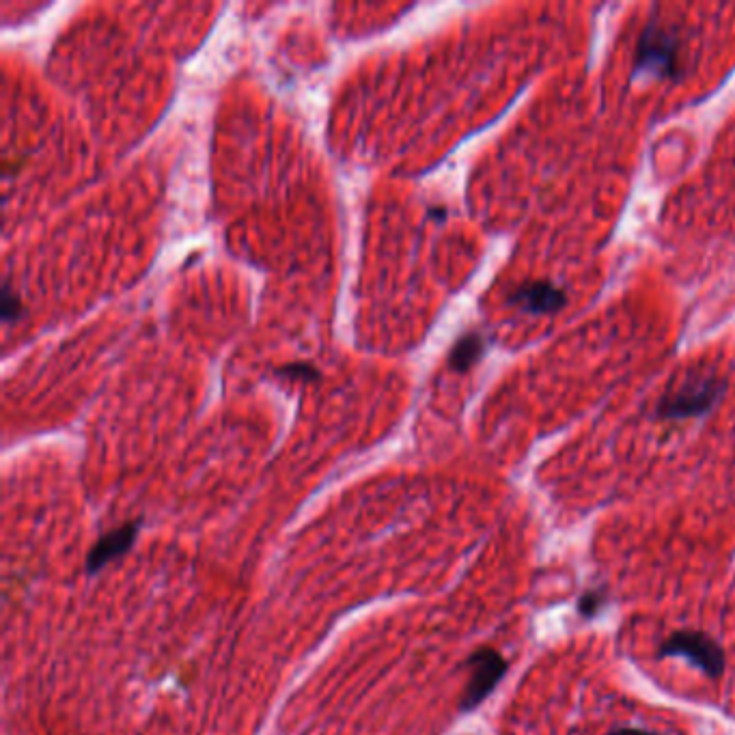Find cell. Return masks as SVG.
<instances>
[{"label":"cell","mask_w":735,"mask_h":735,"mask_svg":"<svg viewBox=\"0 0 735 735\" xmlns=\"http://www.w3.org/2000/svg\"><path fill=\"white\" fill-rule=\"evenodd\" d=\"M660 656L662 658H671V656L686 658L712 679H718L725 671L723 649H720V645L712 641L710 636H705L703 632H695V630L675 632L669 641L662 643Z\"/></svg>","instance_id":"6da1fadb"},{"label":"cell","mask_w":735,"mask_h":735,"mask_svg":"<svg viewBox=\"0 0 735 735\" xmlns=\"http://www.w3.org/2000/svg\"><path fill=\"white\" fill-rule=\"evenodd\" d=\"M466 667L470 669V679H468V686L460 701L462 712H470V710H475V707H479L485 699L492 695L498 682H501L507 673L505 658L492 647L477 649L475 654L468 658Z\"/></svg>","instance_id":"7a4b0ae2"},{"label":"cell","mask_w":735,"mask_h":735,"mask_svg":"<svg viewBox=\"0 0 735 735\" xmlns=\"http://www.w3.org/2000/svg\"><path fill=\"white\" fill-rule=\"evenodd\" d=\"M138 531H141V520H132L97 539L95 546L87 554L89 576L100 574L104 567H108L113 561L126 557L136 542Z\"/></svg>","instance_id":"3957f363"},{"label":"cell","mask_w":735,"mask_h":735,"mask_svg":"<svg viewBox=\"0 0 735 735\" xmlns=\"http://www.w3.org/2000/svg\"><path fill=\"white\" fill-rule=\"evenodd\" d=\"M20 313H22L20 296L16 294V291H11L9 285H5L3 287V302H0V315H3V322L11 324L13 320H18Z\"/></svg>","instance_id":"277c9868"},{"label":"cell","mask_w":735,"mask_h":735,"mask_svg":"<svg viewBox=\"0 0 735 735\" xmlns=\"http://www.w3.org/2000/svg\"><path fill=\"white\" fill-rule=\"evenodd\" d=\"M279 376H287L289 380H317L320 378V371L309 363H294L279 369Z\"/></svg>","instance_id":"5b68a950"},{"label":"cell","mask_w":735,"mask_h":735,"mask_svg":"<svg viewBox=\"0 0 735 735\" xmlns=\"http://www.w3.org/2000/svg\"><path fill=\"white\" fill-rule=\"evenodd\" d=\"M604 604V593L602 591H587L578 602V610L582 617H593L598 615V610Z\"/></svg>","instance_id":"8992f818"},{"label":"cell","mask_w":735,"mask_h":735,"mask_svg":"<svg viewBox=\"0 0 735 735\" xmlns=\"http://www.w3.org/2000/svg\"><path fill=\"white\" fill-rule=\"evenodd\" d=\"M610 735H660L654 731H645V729H632V727H619L610 731Z\"/></svg>","instance_id":"52a82bcc"}]
</instances>
